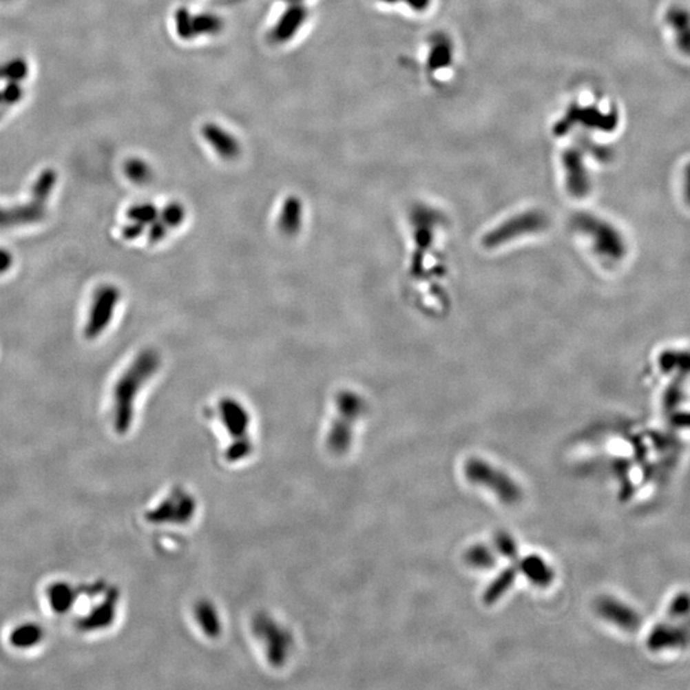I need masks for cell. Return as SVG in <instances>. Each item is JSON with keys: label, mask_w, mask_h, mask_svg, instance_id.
<instances>
[{"label": "cell", "mask_w": 690, "mask_h": 690, "mask_svg": "<svg viewBox=\"0 0 690 690\" xmlns=\"http://www.w3.org/2000/svg\"><path fill=\"white\" fill-rule=\"evenodd\" d=\"M160 211L156 209V206L151 202H140L134 204L127 210V222L136 224L138 228L146 231L145 227H150L152 222H156L159 219Z\"/></svg>", "instance_id": "obj_6"}, {"label": "cell", "mask_w": 690, "mask_h": 690, "mask_svg": "<svg viewBox=\"0 0 690 690\" xmlns=\"http://www.w3.org/2000/svg\"><path fill=\"white\" fill-rule=\"evenodd\" d=\"M124 174L136 185H146L152 177L150 165L141 159H129L124 164Z\"/></svg>", "instance_id": "obj_7"}, {"label": "cell", "mask_w": 690, "mask_h": 690, "mask_svg": "<svg viewBox=\"0 0 690 690\" xmlns=\"http://www.w3.org/2000/svg\"><path fill=\"white\" fill-rule=\"evenodd\" d=\"M161 364L160 354L152 349H142L122 372L113 389V424L115 430L124 434L129 430L134 416V403L145 385L155 376Z\"/></svg>", "instance_id": "obj_1"}, {"label": "cell", "mask_w": 690, "mask_h": 690, "mask_svg": "<svg viewBox=\"0 0 690 690\" xmlns=\"http://www.w3.org/2000/svg\"><path fill=\"white\" fill-rule=\"evenodd\" d=\"M14 264V258L12 252H9L6 248H0V275L8 273Z\"/></svg>", "instance_id": "obj_12"}, {"label": "cell", "mask_w": 690, "mask_h": 690, "mask_svg": "<svg viewBox=\"0 0 690 690\" xmlns=\"http://www.w3.org/2000/svg\"><path fill=\"white\" fill-rule=\"evenodd\" d=\"M306 10L302 7H291L276 23L274 37L278 41H286L300 30L306 19Z\"/></svg>", "instance_id": "obj_5"}, {"label": "cell", "mask_w": 690, "mask_h": 690, "mask_svg": "<svg viewBox=\"0 0 690 690\" xmlns=\"http://www.w3.org/2000/svg\"><path fill=\"white\" fill-rule=\"evenodd\" d=\"M56 182V173L48 169L37 178L26 202L12 206L0 205V231L19 229L44 222Z\"/></svg>", "instance_id": "obj_2"}, {"label": "cell", "mask_w": 690, "mask_h": 690, "mask_svg": "<svg viewBox=\"0 0 690 690\" xmlns=\"http://www.w3.org/2000/svg\"><path fill=\"white\" fill-rule=\"evenodd\" d=\"M1 96H3V103H6L7 105H14L23 98V90L21 87L19 82L8 81V85H7L6 90L1 92Z\"/></svg>", "instance_id": "obj_11"}, {"label": "cell", "mask_w": 690, "mask_h": 690, "mask_svg": "<svg viewBox=\"0 0 690 690\" xmlns=\"http://www.w3.org/2000/svg\"><path fill=\"white\" fill-rule=\"evenodd\" d=\"M202 133L205 140L211 145L213 151L224 159H233L238 156V142L233 134L227 132L222 127L213 123L205 124Z\"/></svg>", "instance_id": "obj_4"}, {"label": "cell", "mask_w": 690, "mask_h": 690, "mask_svg": "<svg viewBox=\"0 0 690 690\" xmlns=\"http://www.w3.org/2000/svg\"><path fill=\"white\" fill-rule=\"evenodd\" d=\"M4 71H3V74L6 76V79L8 81H14V82H19V81L26 79L27 73H28V64H27L26 61L21 59V58H17V59H13L7 64L4 65Z\"/></svg>", "instance_id": "obj_9"}, {"label": "cell", "mask_w": 690, "mask_h": 690, "mask_svg": "<svg viewBox=\"0 0 690 690\" xmlns=\"http://www.w3.org/2000/svg\"><path fill=\"white\" fill-rule=\"evenodd\" d=\"M122 301V292L114 284H103L92 294L83 334L89 340H95L104 334Z\"/></svg>", "instance_id": "obj_3"}, {"label": "cell", "mask_w": 690, "mask_h": 690, "mask_svg": "<svg viewBox=\"0 0 690 690\" xmlns=\"http://www.w3.org/2000/svg\"><path fill=\"white\" fill-rule=\"evenodd\" d=\"M176 25H177L178 34L183 39L192 37V17L187 12L186 9H179L176 16Z\"/></svg>", "instance_id": "obj_10"}, {"label": "cell", "mask_w": 690, "mask_h": 690, "mask_svg": "<svg viewBox=\"0 0 690 690\" xmlns=\"http://www.w3.org/2000/svg\"><path fill=\"white\" fill-rule=\"evenodd\" d=\"M222 22L213 14H201L192 17V34L195 35H211L220 30Z\"/></svg>", "instance_id": "obj_8"}, {"label": "cell", "mask_w": 690, "mask_h": 690, "mask_svg": "<svg viewBox=\"0 0 690 690\" xmlns=\"http://www.w3.org/2000/svg\"><path fill=\"white\" fill-rule=\"evenodd\" d=\"M382 1H386V3H395V1H399V0H382ZM404 1H407L408 4H409L410 7H413V8L422 9L425 8L426 4H427V1H428V0H404Z\"/></svg>", "instance_id": "obj_13"}, {"label": "cell", "mask_w": 690, "mask_h": 690, "mask_svg": "<svg viewBox=\"0 0 690 690\" xmlns=\"http://www.w3.org/2000/svg\"><path fill=\"white\" fill-rule=\"evenodd\" d=\"M3 103V96H1V92H0V104Z\"/></svg>", "instance_id": "obj_14"}]
</instances>
